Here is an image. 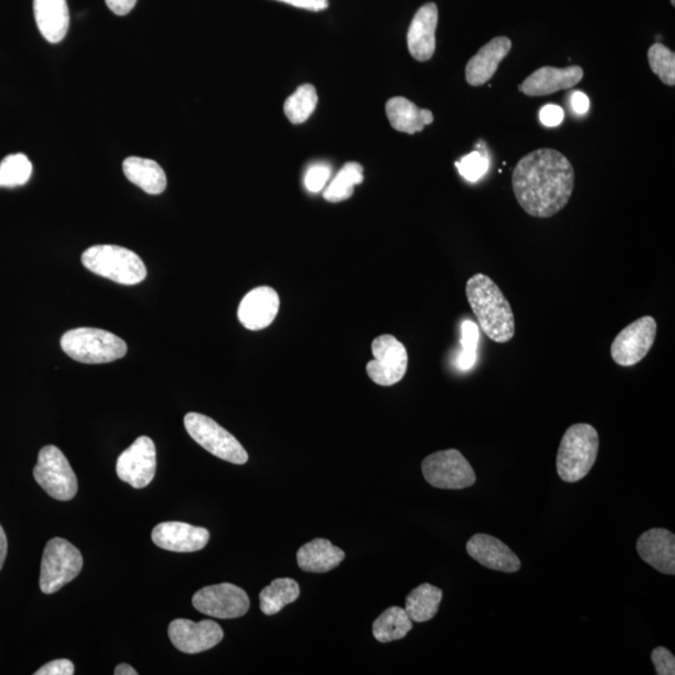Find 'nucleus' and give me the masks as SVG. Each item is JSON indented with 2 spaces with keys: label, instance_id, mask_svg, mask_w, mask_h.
Wrapping results in <instances>:
<instances>
[{
  "label": "nucleus",
  "instance_id": "nucleus-25",
  "mask_svg": "<svg viewBox=\"0 0 675 675\" xmlns=\"http://www.w3.org/2000/svg\"><path fill=\"white\" fill-rule=\"evenodd\" d=\"M123 172L129 182L143 189L145 193L158 195L167 188V175L152 159L129 157L124 160Z\"/></svg>",
  "mask_w": 675,
  "mask_h": 675
},
{
  "label": "nucleus",
  "instance_id": "nucleus-28",
  "mask_svg": "<svg viewBox=\"0 0 675 675\" xmlns=\"http://www.w3.org/2000/svg\"><path fill=\"white\" fill-rule=\"evenodd\" d=\"M299 584L294 579L278 578L260 592V609L265 615L280 612L285 605L294 603L299 598Z\"/></svg>",
  "mask_w": 675,
  "mask_h": 675
},
{
  "label": "nucleus",
  "instance_id": "nucleus-11",
  "mask_svg": "<svg viewBox=\"0 0 675 675\" xmlns=\"http://www.w3.org/2000/svg\"><path fill=\"white\" fill-rule=\"evenodd\" d=\"M657 320L650 315L635 320L613 340L610 354L620 367H633L642 362L657 338Z\"/></svg>",
  "mask_w": 675,
  "mask_h": 675
},
{
  "label": "nucleus",
  "instance_id": "nucleus-3",
  "mask_svg": "<svg viewBox=\"0 0 675 675\" xmlns=\"http://www.w3.org/2000/svg\"><path fill=\"white\" fill-rule=\"evenodd\" d=\"M599 452V434L593 425L574 424L564 433L557 455L559 478L567 483L579 482L593 468Z\"/></svg>",
  "mask_w": 675,
  "mask_h": 675
},
{
  "label": "nucleus",
  "instance_id": "nucleus-18",
  "mask_svg": "<svg viewBox=\"0 0 675 675\" xmlns=\"http://www.w3.org/2000/svg\"><path fill=\"white\" fill-rule=\"evenodd\" d=\"M583 69L579 65L567 68L542 67L530 74L519 90L528 97H547V95L570 89L582 82Z\"/></svg>",
  "mask_w": 675,
  "mask_h": 675
},
{
  "label": "nucleus",
  "instance_id": "nucleus-34",
  "mask_svg": "<svg viewBox=\"0 0 675 675\" xmlns=\"http://www.w3.org/2000/svg\"><path fill=\"white\" fill-rule=\"evenodd\" d=\"M478 327L472 320H464L462 324L463 352L459 355V368L469 369L475 362V352L478 344Z\"/></svg>",
  "mask_w": 675,
  "mask_h": 675
},
{
  "label": "nucleus",
  "instance_id": "nucleus-6",
  "mask_svg": "<svg viewBox=\"0 0 675 675\" xmlns=\"http://www.w3.org/2000/svg\"><path fill=\"white\" fill-rule=\"evenodd\" d=\"M184 425L190 437L215 457L238 465L248 462L247 450L239 440L207 415L188 413Z\"/></svg>",
  "mask_w": 675,
  "mask_h": 675
},
{
  "label": "nucleus",
  "instance_id": "nucleus-2",
  "mask_svg": "<svg viewBox=\"0 0 675 675\" xmlns=\"http://www.w3.org/2000/svg\"><path fill=\"white\" fill-rule=\"evenodd\" d=\"M465 292L484 334L495 343L510 342L515 334L513 310L494 280L482 273L475 274L469 278Z\"/></svg>",
  "mask_w": 675,
  "mask_h": 675
},
{
  "label": "nucleus",
  "instance_id": "nucleus-10",
  "mask_svg": "<svg viewBox=\"0 0 675 675\" xmlns=\"http://www.w3.org/2000/svg\"><path fill=\"white\" fill-rule=\"evenodd\" d=\"M373 360L367 364L369 378L382 387L400 382L408 370V352L394 335L384 334L372 343Z\"/></svg>",
  "mask_w": 675,
  "mask_h": 675
},
{
  "label": "nucleus",
  "instance_id": "nucleus-19",
  "mask_svg": "<svg viewBox=\"0 0 675 675\" xmlns=\"http://www.w3.org/2000/svg\"><path fill=\"white\" fill-rule=\"evenodd\" d=\"M437 27V5L424 4L415 13L407 35L409 53L418 62H427L433 58L435 47H437V40H435Z\"/></svg>",
  "mask_w": 675,
  "mask_h": 675
},
{
  "label": "nucleus",
  "instance_id": "nucleus-21",
  "mask_svg": "<svg viewBox=\"0 0 675 675\" xmlns=\"http://www.w3.org/2000/svg\"><path fill=\"white\" fill-rule=\"evenodd\" d=\"M512 50V40L507 37H497L478 50L473 58L469 59L465 67V79L472 87L487 84L494 77L500 63Z\"/></svg>",
  "mask_w": 675,
  "mask_h": 675
},
{
  "label": "nucleus",
  "instance_id": "nucleus-8",
  "mask_svg": "<svg viewBox=\"0 0 675 675\" xmlns=\"http://www.w3.org/2000/svg\"><path fill=\"white\" fill-rule=\"evenodd\" d=\"M34 479L50 497L68 502L78 492V480L62 450L55 445L40 449Z\"/></svg>",
  "mask_w": 675,
  "mask_h": 675
},
{
  "label": "nucleus",
  "instance_id": "nucleus-35",
  "mask_svg": "<svg viewBox=\"0 0 675 675\" xmlns=\"http://www.w3.org/2000/svg\"><path fill=\"white\" fill-rule=\"evenodd\" d=\"M330 174H332V170H330L327 164L312 165L308 169L307 174H305V187H307L310 193L320 192L327 185Z\"/></svg>",
  "mask_w": 675,
  "mask_h": 675
},
{
  "label": "nucleus",
  "instance_id": "nucleus-29",
  "mask_svg": "<svg viewBox=\"0 0 675 675\" xmlns=\"http://www.w3.org/2000/svg\"><path fill=\"white\" fill-rule=\"evenodd\" d=\"M363 167L359 163H347L339 170L337 177L324 190V198L330 203L344 202L352 197L355 185L363 182Z\"/></svg>",
  "mask_w": 675,
  "mask_h": 675
},
{
  "label": "nucleus",
  "instance_id": "nucleus-1",
  "mask_svg": "<svg viewBox=\"0 0 675 675\" xmlns=\"http://www.w3.org/2000/svg\"><path fill=\"white\" fill-rule=\"evenodd\" d=\"M574 180L573 165L565 155L555 149H537L515 165L513 192L530 217L552 218L569 203Z\"/></svg>",
  "mask_w": 675,
  "mask_h": 675
},
{
  "label": "nucleus",
  "instance_id": "nucleus-14",
  "mask_svg": "<svg viewBox=\"0 0 675 675\" xmlns=\"http://www.w3.org/2000/svg\"><path fill=\"white\" fill-rule=\"evenodd\" d=\"M168 635L170 642L180 652L197 654L222 642L224 632L214 620L195 623L189 619H175L169 624Z\"/></svg>",
  "mask_w": 675,
  "mask_h": 675
},
{
  "label": "nucleus",
  "instance_id": "nucleus-38",
  "mask_svg": "<svg viewBox=\"0 0 675 675\" xmlns=\"http://www.w3.org/2000/svg\"><path fill=\"white\" fill-rule=\"evenodd\" d=\"M539 119L545 127H557L564 119V110L555 104L544 105L539 112Z\"/></svg>",
  "mask_w": 675,
  "mask_h": 675
},
{
  "label": "nucleus",
  "instance_id": "nucleus-43",
  "mask_svg": "<svg viewBox=\"0 0 675 675\" xmlns=\"http://www.w3.org/2000/svg\"><path fill=\"white\" fill-rule=\"evenodd\" d=\"M115 675H138L137 670H135L133 667H130L129 664H119L117 668L114 670Z\"/></svg>",
  "mask_w": 675,
  "mask_h": 675
},
{
  "label": "nucleus",
  "instance_id": "nucleus-22",
  "mask_svg": "<svg viewBox=\"0 0 675 675\" xmlns=\"http://www.w3.org/2000/svg\"><path fill=\"white\" fill-rule=\"evenodd\" d=\"M34 17L40 34L49 43L62 42L69 29L67 0H34Z\"/></svg>",
  "mask_w": 675,
  "mask_h": 675
},
{
  "label": "nucleus",
  "instance_id": "nucleus-41",
  "mask_svg": "<svg viewBox=\"0 0 675 675\" xmlns=\"http://www.w3.org/2000/svg\"><path fill=\"white\" fill-rule=\"evenodd\" d=\"M589 98L582 92L572 94V108L577 114H585L589 110Z\"/></svg>",
  "mask_w": 675,
  "mask_h": 675
},
{
  "label": "nucleus",
  "instance_id": "nucleus-13",
  "mask_svg": "<svg viewBox=\"0 0 675 675\" xmlns=\"http://www.w3.org/2000/svg\"><path fill=\"white\" fill-rule=\"evenodd\" d=\"M157 470V450L149 437H139L119 455L117 474L135 489L148 487Z\"/></svg>",
  "mask_w": 675,
  "mask_h": 675
},
{
  "label": "nucleus",
  "instance_id": "nucleus-39",
  "mask_svg": "<svg viewBox=\"0 0 675 675\" xmlns=\"http://www.w3.org/2000/svg\"><path fill=\"white\" fill-rule=\"evenodd\" d=\"M278 2L293 5V7L312 10V12H320V10L329 7V0H278Z\"/></svg>",
  "mask_w": 675,
  "mask_h": 675
},
{
  "label": "nucleus",
  "instance_id": "nucleus-30",
  "mask_svg": "<svg viewBox=\"0 0 675 675\" xmlns=\"http://www.w3.org/2000/svg\"><path fill=\"white\" fill-rule=\"evenodd\" d=\"M317 104V90L312 84H303L285 100L284 113L293 124H302L313 114Z\"/></svg>",
  "mask_w": 675,
  "mask_h": 675
},
{
  "label": "nucleus",
  "instance_id": "nucleus-7",
  "mask_svg": "<svg viewBox=\"0 0 675 675\" xmlns=\"http://www.w3.org/2000/svg\"><path fill=\"white\" fill-rule=\"evenodd\" d=\"M83 568V555L63 538L50 539L45 545L39 585L45 594H53L77 578Z\"/></svg>",
  "mask_w": 675,
  "mask_h": 675
},
{
  "label": "nucleus",
  "instance_id": "nucleus-20",
  "mask_svg": "<svg viewBox=\"0 0 675 675\" xmlns=\"http://www.w3.org/2000/svg\"><path fill=\"white\" fill-rule=\"evenodd\" d=\"M637 552L658 572L675 574V535L668 529L653 528L640 535Z\"/></svg>",
  "mask_w": 675,
  "mask_h": 675
},
{
  "label": "nucleus",
  "instance_id": "nucleus-27",
  "mask_svg": "<svg viewBox=\"0 0 675 675\" xmlns=\"http://www.w3.org/2000/svg\"><path fill=\"white\" fill-rule=\"evenodd\" d=\"M413 628L412 619L405 609L390 607L379 615L373 623L374 638L380 643L403 639Z\"/></svg>",
  "mask_w": 675,
  "mask_h": 675
},
{
  "label": "nucleus",
  "instance_id": "nucleus-37",
  "mask_svg": "<svg viewBox=\"0 0 675 675\" xmlns=\"http://www.w3.org/2000/svg\"><path fill=\"white\" fill-rule=\"evenodd\" d=\"M74 664L68 659L52 660L35 672V675H73Z\"/></svg>",
  "mask_w": 675,
  "mask_h": 675
},
{
  "label": "nucleus",
  "instance_id": "nucleus-24",
  "mask_svg": "<svg viewBox=\"0 0 675 675\" xmlns=\"http://www.w3.org/2000/svg\"><path fill=\"white\" fill-rule=\"evenodd\" d=\"M345 553L335 547L330 540L314 539L298 550L297 560L300 569L309 573H327L343 562Z\"/></svg>",
  "mask_w": 675,
  "mask_h": 675
},
{
  "label": "nucleus",
  "instance_id": "nucleus-12",
  "mask_svg": "<svg viewBox=\"0 0 675 675\" xmlns=\"http://www.w3.org/2000/svg\"><path fill=\"white\" fill-rule=\"evenodd\" d=\"M193 607L218 619H234L248 613L250 600L245 590L230 583L209 585L194 594Z\"/></svg>",
  "mask_w": 675,
  "mask_h": 675
},
{
  "label": "nucleus",
  "instance_id": "nucleus-4",
  "mask_svg": "<svg viewBox=\"0 0 675 675\" xmlns=\"http://www.w3.org/2000/svg\"><path fill=\"white\" fill-rule=\"evenodd\" d=\"M82 263L99 277L123 285L142 283L148 274L139 255L119 245H93L83 253Z\"/></svg>",
  "mask_w": 675,
  "mask_h": 675
},
{
  "label": "nucleus",
  "instance_id": "nucleus-36",
  "mask_svg": "<svg viewBox=\"0 0 675 675\" xmlns=\"http://www.w3.org/2000/svg\"><path fill=\"white\" fill-rule=\"evenodd\" d=\"M652 662L658 675L675 674V658L667 648H655L652 653Z\"/></svg>",
  "mask_w": 675,
  "mask_h": 675
},
{
  "label": "nucleus",
  "instance_id": "nucleus-32",
  "mask_svg": "<svg viewBox=\"0 0 675 675\" xmlns=\"http://www.w3.org/2000/svg\"><path fill=\"white\" fill-rule=\"evenodd\" d=\"M648 62L653 73L665 85H675V54L673 50L660 43H655L648 50Z\"/></svg>",
  "mask_w": 675,
  "mask_h": 675
},
{
  "label": "nucleus",
  "instance_id": "nucleus-15",
  "mask_svg": "<svg viewBox=\"0 0 675 675\" xmlns=\"http://www.w3.org/2000/svg\"><path fill=\"white\" fill-rule=\"evenodd\" d=\"M210 534L208 529L182 522L160 523L153 529L152 539L159 548L177 553H193L205 548Z\"/></svg>",
  "mask_w": 675,
  "mask_h": 675
},
{
  "label": "nucleus",
  "instance_id": "nucleus-40",
  "mask_svg": "<svg viewBox=\"0 0 675 675\" xmlns=\"http://www.w3.org/2000/svg\"><path fill=\"white\" fill-rule=\"evenodd\" d=\"M108 8L117 15H127L137 4V0H105Z\"/></svg>",
  "mask_w": 675,
  "mask_h": 675
},
{
  "label": "nucleus",
  "instance_id": "nucleus-23",
  "mask_svg": "<svg viewBox=\"0 0 675 675\" xmlns=\"http://www.w3.org/2000/svg\"><path fill=\"white\" fill-rule=\"evenodd\" d=\"M385 112L390 125L398 132L415 134L434 122V115L429 109H420L418 105L404 97L389 99Z\"/></svg>",
  "mask_w": 675,
  "mask_h": 675
},
{
  "label": "nucleus",
  "instance_id": "nucleus-26",
  "mask_svg": "<svg viewBox=\"0 0 675 675\" xmlns=\"http://www.w3.org/2000/svg\"><path fill=\"white\" fill-rule=\"evenodd\" d=\"M442 589L434 587L432 584L424 583L412 590L405 599V612L412 619V622L424 623L433 619L438 613L440 602H442Z\"/></svg>",
  "mask_w": 675,
  "mask_h": 675
},
{
  "label": "nucleus",
  "instance_id": "nucleus-33",
  "mask_svg": "<svg viewBox=\"0 0 675 675\" xmlns=\"http://www.w3.org/2000/svg\"><path fill=\"white\" fill-rule=\"evenodd\" d=\"M477 145L475 152L465 155L460 162L457 163V168L462 177L469 180V182H477L483 177L489 169V157L485 143Z\"/></svg>",
  "mask_w": 675,
  "mask_h": 675
},
{
  "label": "nucleus",
  "instance_id": "nucleus-31",
  "mask_svg": "<svg viewBox=\"0 0 675 675\" xmlns=\"http://www.w3.org/2000/svg\"><path fill=\"white\" fill-rule=\"evenodd\" d=\"M33 164L23 153L10 154L0 162V188H15L28 183Z\"/></svg>",
  "mask_w": 675,
  "mask_h": 675
},
{
  "label": "nucleus",
  "instance_id": "nucleus-42",
  "mask_svg": "<svg viewBox=\"0 0 675 675\" xmlns=\"http://www.w3.org/2000/svg\"><path fill=\"white\" fill-rule=\"evenodd\" d=\"M8 540L2 525H0V570H2L5 558H7Z\"/></svg>",
  "mask_w": 675,
  "mask_h": 675
},
{
  "label": "nucleus",
  "instance_id": "nucleus-5",
  "mask_svg": "<svg viewBox=\"0 0 675 675\" xmlns=\"http://www.w3.org/2000/svg\"><path fill=\"white\" fill-rule=\"evenodd\" d=\"M60 347L75 362L84 364L114 362L128 352L127 343L122 338L98 328L69 330L60 339Z\"/></svg>",
  "mask_w": 675,
  "mask_h": 675
},
{
  "label": "nucleus",
  "instance_id": "nucleus-16",
  "mask_svg": "<svg viewBox=\"0 0 675 675\" xmlns=\"http://www.w3.org/2000/svg\"><path fill=\"white\" fill-rule=\"evenodd\" d=\"M467 553L479 564L503 573H517L522 567L517 554L502 540L488 534H475L468 540Z\"/></svg>",
  "mask_w": 675,
  "mask_h": 675
},
{
  "label": "nucleus",
  "instance_id": "nucleus-9",
  "mask_svg": "<svg viewBox=\"0 0 675 675\" xmlns=\"http://www.w3.org/2000/svg\"><path fill=\"white\" fill-rule=\"evenodd\" d=\"M422 472L430 485L439 489H464L477 480L472 465L457 449L440 450L423 460Z\"/></svg>",
  "mask_w": 675,
  "mask_h": 675
},
{
  "label": "nucleus",
  "instance_id": "nucleus-44",
  "mask_svg": "<svg viewBox=\"0 0 675 675\" xmlns=\"http://www.w3.org/2000/svg\"><path fill=\"white\" fill-rule=\"evenodd\" d=\"M672 4L675 5V0H672Z\"/></svg>",
  "mask_w": 675,
  "mask_h": 675
},
{
  "label": "nucleus",
  "instance_id": "nucleus-17",
  "mask_svg": "<svg viewBox=\"0 0 675 675\" xmlns=\"http://www.w3.org/2000/svg\"><path fill=\"white\" fill-rule=\"evenodd\" d=\"M279 307V295L273 288H254L240 302L238 319L249 330H262L274 322Z\"/></svg>",
  "mask_w": 675,
  "mask_h": 675
}]
</instances>
